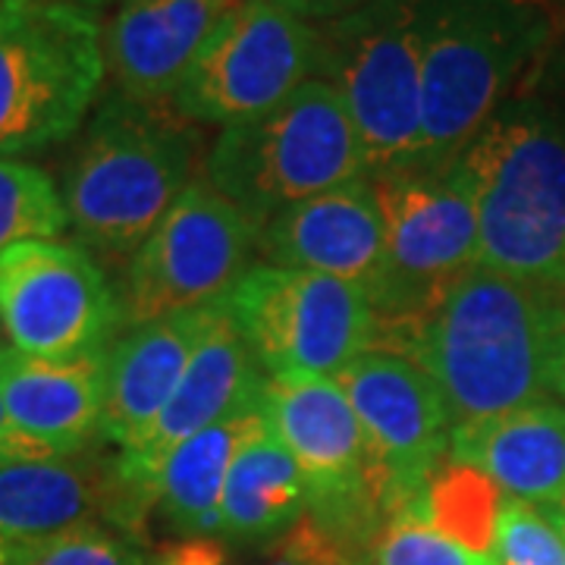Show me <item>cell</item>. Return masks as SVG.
<instances>
[{"instance_id": "obj_9", "label": "cell", "mask_w": 565, "mask_h": 565, "mask_svg": "<svg viewBox=\"0 0 565 565\" xmlns=\"http://www.w3.org/2000/svg\"><path fill=\"white\" fill-rule=\"evenodd\" d=\"M264 415L302 468L308 519L359 565L390 512L381 465L340 381H267Z\"/></svg>"}, {"instance_id": "obj_10", "label": "cell", "mask_w": 565, "mask_h": 565, "mask_svg": "<svg viewBox=\"0 0 565 565\" xmlns=\"http://www.w3.org/2000/svg\"><path fill=\"white\" fill-rule=\"evenodd\" d=\"M321 70V25L239 0L207 35L170 104L195 126H236L274 110Z\"/></svg>"}, {"instance_id": "obj_38", "label": "cell", "mask_w": 565, "mask_h": 565, "mask_svg": "<svg viewBox=\"0 0 565 565\" xmlns=\"http://www.w3.org/2000/svg\"><path fill=\"white\" fill-rule=\"evenodd\" d=\"M0 330H3V327H0Z\"/></svg>"}, {"instance_id": "obj_24", "label": "cell", "mask_w": 565, "mask_h": 565, "mask_svg": "<svg viewBox=\"0 0 565 565\" xmlns=\"http://www.w3.org/2000/svg\"><path fill=\"white\" fill-rule=\"evenodd\" d=\"M70 230L61 185L22 158H0V255L29 239H61Z\"/></svg>"}, {"instance_id": "obj_32", "label": "cell", "mask_w": 565, "mask_h": 565, "mask_svg": "<svg viewBox=\"0 0 565 565\" xmlns=\"http://www.w3.org/2000/svg\"><path fill=\"white\" fill-rule=\"evenodd\" d=\"M35 544H39V541H35ZM35 544H22V541L0 537V565H22Z\"/></svg>"}, {"instance_id": "obj_12", "label": "cell", "mask_w": 565, "mask_h": 565, "mask_svg": "<svg viewBox=\"0 0 565 565\" xmlns=\"http://www.w3.org/2000/svg\"><path fill=\"white\" fill-rule=\"evenodd\" d=\"M386 223L381 330L415 321L478 264V214L465 177L449 161L374 177Z\"/></svg>"}, {"instance_id": "obj_5", "label": "cell", "mask_w": 565, "mask_h": 565, "mask_svg": "<svg viewBox=\"0 0 565 565\" xmlns=\"http://www.w3.org/2000/svg\"><path fill=\"white\" fill-rule=\"evenodd\" d=\"M371 177L362 132L323 79L262 117L226 126L204 154L202 180L262 230L292 204Z\"/></svg>"}, {"instance_id": "obj_15", "label": "cell", "mask_w": 565, "mask_h": 565, "mask_svg": "<svg viewBox=\"0 0 565 565\" xmlns=\"http://www.w3.org/2000/svg\"><path fill=\"white\" fill-rule=\"evenodd\" d=\"M264 384L267 377L262 364L255 362L239 327L233 323L230 305L223 302L158 422L132 449L117 452V471L139 519L151 512V487L167 456L262 393Z\"/></svg>"}, {"instance_id": "obj_26", "label": "cell", "mask_w": 565, "mask_h": 565, "mask_svg": "<svg viewBox=\"0 0 565 565\" xmlns=\"http://www.w3.org/2000/svg\"><path fill=\"white\" fill-rule=\"evenodd\" d=\"M22 565H158L139 531L92 525L51 541H39Z\"/></svg>"}, {"instance_id": "obj_30", "label": "cell", "mask_w": 565, "mask_h": 565, "mask_svg": "<svg viewBox=\"0 0 565 565\" xmlns=\"http://www.w3.org/2000/svg\"><path fill=\"white\" fill-rule=\"evenodd\" d=\"M264 3H274L280 10H289V13L302 17V20L321 25V22L343 17L345 10H352L359 0H264Z\"/></svg>"}, {"instance_id": "obj_14", "label": "cell", "mask_w": 565, "mask_h": 565, "mask_svg": "<svg viewBox=\"0 0 565 565\" xmlns=\"http://www.w3.org/2000/svg\"><path fill=\"white\" fill-rule=\"evenodd\" d=\"M381 465L390 519L424 497L449 462V415L434 381L396 349L374 345L337 377Z\"/></svg>"}, {"instance_id": "obj_21", "label": "cell", "mask_w": 565, "mask_h": 565, "mask_svg": "<svg viewBox=\"0 0 565 565\" xmlns=\"http://www.w3.org/2000/svg\"><path fill=\"white\" fill-rule=\"evenodd\" d=\"M449 459L534 509L565 500V403L541 399L449 430Z\"/></svg>"}, {"instance_id": "obj_18", "label": "cell", "mask_w": 565, "mask_h": 565, "mask_svg": "<svg viewBox=\"0 0 565 565\" xmlns=\"http://www.w3.org/2000/svg\"><path fill=\"white\" fill-rule=\"evenodd\" d=\"M107 349L82 359H39L0 343V403L10 424L47 456L98 449L104 444Z\"/></svg>"}, {"instance_id": "obj_7", "label": "cell", "mask_w": 565, "mask_h": 565, "mask_svg": "<svg viewBox=\"0 0 565 565\" xmlns=\"http://www.w3.org/2000/svg\"><path fill=\"white\" fill-rule=\"evenodd\" d=\"M318 79L362 132L371 177L418 167L424 129L418 0H359L321 22Z\"/></svg>"}, {"instance_id": "obj_6", "label": "cell", "mask_w": 565, "mask_h": 565, "mask_svg": "<svg viewBox=\"0 0 565 565\" xmlns=\"http://www.w3.org/2000/svg\"><path fill=\"white\" fill-rule=\"evenodd\" d=\"M107 82L104 25L51 0H0V158L76 139Z\"/></svg>"}, {"instance_id": "obj_3", "label": "cell", "mask_w": 565, "mask_h": 565, "mask_svg": "<svg viewBox=\"0 0 565 565\" xmlns=\"http://www.w3.org/2000/svg\"><path fill=\"white\" fill-rule=\"evenodd\" d=\"M199 132L170 102L104 92L63 170L70 230L88 252L132 258L195 182Z\"/></svg>"}, {"instance_id": "obj_36", "label": "cell", "mask_w": 565, "mask_h": 565, "mask_svg": "<svg viewBox=\"0 0 565 565\" xmlns=\"http://www.w3.org/2000/svg\"><path fill=\"white\" fill-rule=\"evenodd\" d=\"M333 565H352V563H349V559H345L343 553H340V556H337V559H333Z\"/></svg>"}, {"instance_id": "obj_17", "label": "cell", "mask_w": 565, "mask_h": 565, "mask_svg": "<svg viewBox=\"0 0 565 565\" xmlns=\"http://www.w3.org/2000/svg\"><path fill=\"white\" fill-rule=\"evenodd\" d=\"M92 525L139 531L141 519L117 471V456L0 462V537L35 544Z\"/></svg>"}, {"instance_id": "obj_27", "label": "cell", "mask_w": 565, "mask_h": 565, "mask_svg": "<svg viewBox=\"0 0 565 565\" xmlns=\"http://www.w3.org/2000/svg\"><path fill=\"white\" fill-rule=\"evenodd\" d=\"M490 556L500 565H565V534L541 509L503 493Z\"/></svg>"}, {"instance_id": "obj_22", "label": "cell", "mask_w": 565, "mask_h": 565, "mask_svg": "<svg viewBox=\"0 0 565 565\" xmlns=\"http://www.w3.org/2000/svg\"><path fill=\"white\" fill-rule=\"evenodd\" d=\"M267 386V384H264ZM264 390L236 405L226 418L180 444L151 487V512L182 541H221V500L239 449L264 434Z\"/></svg>"}, {"instance_id": "obj_25", "label": "cell", "mask_w": 565, "mask_h": 565, "mask_svg": "<svg viewBox=\"0 0 565 565\" xmlns=\"http://www.w3.org/2000/svg\"><path fill=\"white\" fill-rule=\"evenodd\" d=\"M359 565H500L490 553L456 541L412 512L393 515Z\"/></svg>"}, {"instance_id": "obj_35", "label": "cell", "mask_w": 565, "mask_h": 565, "mask_svg": "<svg viewBox=\"0 0 565 565\" xmlns=\"http://www.w3.org/2000/svg\"><path fill=\"white\" fill-rule=\"evenodd\" d=\"M553 390H556V396L565 403V345L563 355H559V367H556V384H553Z\"/></svg>"}, {"instance_id": "obj_8", "label": "cell", "mask_w": 565, "mask_h": 565, "mask_svg": "<svg viewBox=\"0 0 565 565\" xmlns=\"http://www.w3.org/2000/svg\"><path fill=\"white\" fill-rule=\"evenodd\" d=\"M230 315L264 377L337 381L381 340V318L352 282L277 264H252L230 292Z\"/></svg>"}, {"instance_id": "obj_33", "label": "cell", "mask_w": 565, "mask_h": 565, "mask_svg": "<svg viewBox=\"0 0 565 565\" xmlns=\"http://www.w3.org/2000/svg\"><path fill=\"white\" fill-rule=\"evenodd\" d=\"M51 3H66V7H79V10H88V13H102L107 3H114V0H51Z\"/></svg>"}, {"instance_id": "obj_2", "label": "cell", "mask_w": 565, "mask_h": 565, "mask_svg": "<svg viewBox=\"0 0 565 565\" xmlns=\"http://www.w3.org/2000/svg\"><path fill=\"white\" fill-rule=\"evenodd\" d=\"M478 214V264L565 292V107L512 95L452 158Z\"/></svg>"}, {"instance_id": "obj_34", "label": "cell", "mask_w": 565, "mask_h": 565, "mask_svg": "<svg viewBox=\"0 0 565 565\" xmlns=\"http://www.w3.org/2000/svg\"><path fill=\"white\" fill-rule=\"evenodd\" d=\"M544 515L565 534V500L559 505H553V509H544Z\"/></svg>"}, {"instance_id": "obj_37", "label": "cell", "mask_w": 565, "mask_h": 565, "mask_svg": "<svg viewBox=\"0 0 565 565\" xmlns=\"http://www.w3.org/2000/svg\"><path fill=\"white\" fill-rule=\"evenodd\" d=\"M117 3H126V0H117Z\"/></svg>"}, {"instance_id": "obj_11", "label": "cell", "mask_w": 565, "mask_h": 565, "mask_svg": "<svg viewBox=\"0 0 565 565\" xmlns=\"http://www.w3.org/2000/svg\"><path fill=\"white\" fill-rule=\"evenodd\" d=\"M258 233L214 185L192 182L129 258L120 292L122 327L226 302L252 267Z\"/></svg>"}, {"instance_id": "obj_31", "label": "cell", "mask_w": 565, "mask_h": 565, "mask_svg": "<svg viewBox=\"0 0 565 565\" xmlns=\"http://www.w3.org/2000/svg\"><path fill=\"white\" fill-rule=\"evenodd\" d=\"M13 459H47V452L22 437L20 430L10 424L3 403H0V462H13Z\"/></svg>"}, {"instance_id": "obj_4", "label": "cell", "mask_w": 565, "mask_h": 565, "mask_svg": "<svg viewBox=\"0 0 565 565\" xmlns=\"http://www.w3.org/2000/svg\"><path fill=\"white\" fill-rule=\"evenodd\" d=\"M424 129L418 167L452 161L503 107L550 39L537 0H418Z\"/></svg>"}, {"instance_id": "obj_1", "label": "cell", "mask_w": 565, "mask_h": 565, "mask_svg": "<svg viewBox=\"0 0 565 565\" xmlns=\"http://www.w3.org/2000/svg\"><path fill=\"white\" fill-rule=\"evenodd\" d=\"M434 381L449 427L556 396L565 292L475 264L415 321L381 330Z\"/></svg>"}, {"instance_id": "obj_20", "label": "cell", "mask_w": 565, "mask_h": 565, "mask_svg": "<svg viewBox=\"0 0 565 565\" xmlns=\"http://www.w3.org/2000/svg\"><path fill=\"white\" fill-rule=\"evenodd\" d=\"M221 305L126 327V333L110 343L104 444L117 446V452H126L148 434L163 405L177 393L182 374L204 333L211 330V321Z\"/></svg>"}, {"instance_id": "obj_28", "label": "cell", "mask_w": 565, "mask_h": 565, "mask_svg": "<svg viewBox=\"0 0 565 565\" xmlns=\"http://www.w3.org/2000/svg\"><path fill=\"white\" fill-rule=\"evenodd\" d=\"M337 556H340V546L333 544L311 519H305L292 534L282 537L274 556L264 565H333Z\"/></svg>"}, {"instance_id": "obj_16", "label": "cell", "mask_w": 565, "mask_h": 565, "mask_svg": "<svg viewBox=\"0 0 565 565\" xmlns=\"http://www.w3.org/2000/svg\"><path fill=\"white\" fill-rule=\"evenodd\" d=\"M264 264L315 270L359 286L374 311L386 286V223L374 177L292 204L258 233Z\"/></svg>"}, {"instance_id": "obj_23", "label": "cell", "mask_w": 565, "mask_h": 565, "mask_svg": "<svg viewBox=\"0 0 565 565\" xmlns=\"http://www.w3.org/2000/svg\"><path fill=\"white\" fill-rule=\"evenodd\" d=\"M308 519V484L299 462L267 427L239 449L221 500V544L270 546Z\"/></svg>"}, {"instance_id": "obj_19", "label": "cell", "mask_w": 565, "mask_h": 565, "mask_svg": "<svg viewBox=\"0 0 565 565\" xmlns=\"http://www.w3.org/2000/svg\"><path fill=\"white\" fill-rule=\"evenodd\" d=\"M239 0H126L104 22L107 79L129 98L170 102L207 35Z\"/></svg>"}, {"instance_id": "obj_29", "label": "cell", "mask_w": 565, "mask_h": 565, "mask_svg": "<svg viewBox=\"0 0 565 565\" xmlns=\"http://www.w3.org/2000/svg\"><path fill=\"white\" fill-rule=\"evenodd\" d=\"M158 565H233L221 541H180L158 553Z\"/></svg>"}, {"instance_id": "obj_13", "label": "cell", "mask_w": 565, "mask_h": 565, "mask_svg": "<svg viewBox=\"0 0 565 565\" xmlns=\"http://www.w3.org/2000/svg\"><path fill=\"white\" fill-rule=\"evenodd\" d=\"M0 327L39 359L102 352L122 327V299L82 243L29 239L0 255Z\"/></svg>"}]
</instances>
